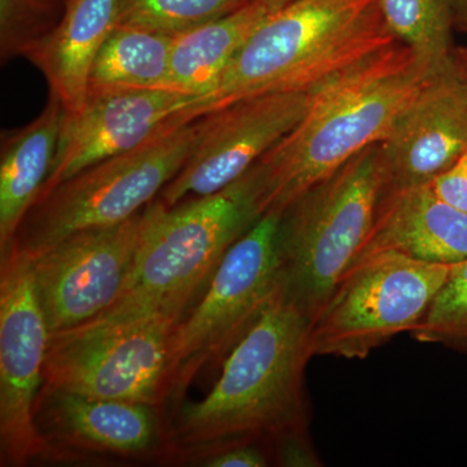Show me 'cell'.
<instances>
[{
  "label": "cell",
  "instance_id": "6da1fadb",
  "mask_svg": "<svg viewBox=\"0 0 467 467\" xmlns=\"http://www.w3.org/2000/svg\"><path fill=\"white\" fill-rule=\"evenodd\" d=\"M310 319L279 285L263 315L227 355L212 391L181 402L165 441L183 456L205 457L241 444H272L308 429L304 371Z\"/></svg>",
  "mask_w": 467,
  "mask_h": 467
},
{
  "label": "cell",
  "instance_id": "7a4b0ae2",
  "mask_svg": "<svg viewBox=\"0 0 467 467\" xmlns=\"http://www.w3.org/2000/svg\"><path fill=\"white\" fill-rule=\"evenodd\" d=\"M435 76L398 42L317 86L299 124L250 169L263 214L284 212L310 187L379 143Z\"/></svg>",
  "mask_w": 467,
  "mask_h": 467
},
{
  "label": "cell",
  "instance_id": "3957f363",
  "mask_svg": "<svg viewBox=\"0 0 467 467\" xmlns=\"http://www.w3.org/2000/svg\"><path fill=\"white\" fill-rule=\"evenodd\" d=\"M261 217L250 171L220 192L174 207L150 202L124 291L81 327H119L156 317L180 322L207 290L230 247Z\"/></svg>",
  "mask_w": 467,
  "mask_h": 467
},
{
  "label": "cell",
  "instance_id": "277c9868",
  "mask_svg": "<svg viewBox=\"0 0 467 467\" xmlns=\"http://www.w3.org/2000/svg\"><path fill=\"white\" fill-rule=\"evenodd\" d=\"M380 0H292L267 15L207 97L202 113L261 92L309 90L398 43Z\"/></svg>",
  "mask_w": 467,
  "mask_h": 467
},
{
  "label": "cell",
  "instance_id": "5b68a950",
  "mask_svg": "<svg viewBox=\"0 0 467 467\" xmlns=\"http://www.w3.org/2000/svg\"><path fill=\"white\" fill-rule=\"evenodd\" d=\"M384 190L377 143L282 212V287L310 321L358 259L373 230Z\"/></svg>",
  "mask_w": 467,
  "mask_h": 467
},
{
  "label": "cell",
  "instance_id": "8992f818",
  "mask_svg": "<svg viewBox=\"0 0 467 467\" xmlns=\"http://www.w3.org/2000/svg\"><path fill=\"white\" fill-rule=\"evenodd\" d=\"M201 117H183L138 149L91 165L38 196L11 244L32 256L72 234L119 225L142 212L189 159Z\"/></svg>",
  "mask_w": 467,
  "mask_h": 467
},
{
  "label": "cell",
  "instance_id": "52a82bcc",
  "mask_svg": "<svg viewBox=\"0 0 467 467\" xmlns=\"http://www.w3.org/2000/svg\"><path fill=\"white\" fill-rule=\"evenodd\" d=\"M281 214L267 212L234 243L198 304L175 325L164 402L180 405L202 368L223 364L269 306L282 282Z\"/></svg>",
  "mask_w": 467,
  "mask_h": 467
},
{
  "label": "cell",
  "instance_id": "ba28073f",
  "mask_svg": "<svg viewBox=\"0 0 467 467\" xmlns=\"http://www.w3.org/2000/svg\"><path fill=\"white\" fill-rule=\"evenodd\" d=\"M450 269L395 251L358 257L310 321V356L364 359L395 335L410 333Z\"/></svg>",
  "mask_w": 467,
  "mask_h": 467
},
{
  "label": "cell",
  "instance_id": "9c48e42d",
  "mask_svg": "<svg viewBox=\"0 0 467 467\" xmlns=\"http://www.w3.org/2000/svg\"><path fill=\"white\" fill-rule=\"evenodd\" d=\"M0 254V461L21 467L57 454L36 420L51 335L29 256L15 244Z\"/></svg>",
  "mask_w": 467,
  "mask_h": 467
},
{
  "label": "cell",
  "instance_id": "30bf717a",
  "mask_svg": "<svg viewBox=\"0 0 467 467\" xmlns=\"http://www.w3.org/2000/svg\"><path fill=\"white\" fill-rule=\"evenodd\" d=\"M178 322L144 319L119 327H78L50 337L43 386L103 399L164 404L169 343Z\"/></svg>",
  "mask_w": 467,
  "mask_h": 467
},
{
  "label": "cell",
  "instance_id": "8fae6325",
  "mask_svg": "<svg viewBox=\"0 0 467 467\" xmlns=\"http://www.w3.org/2000/svg\"><path fill=\"white\" fill-rule=\"evenodd\" d=\"M315 90L261 92L209 110L189 159L159 201L174 207L238 181L299 124Z\"/></svg>",
  "mask_w": 467,
  "mask_h": 467
},
{
  "label": "cell",
  "instance_id": "7c38bea8",
  "mask_svg": "<svg viewBox=\"0 0 467 467\" xmlns=\"http://www.w3.org/2000/svg\"><path fill=\"white\" fill-rule=\"evenodd\" d=\"M143 212L119 225L82 230L27 254L51 337L88 324L119 299L140 245Z\"/></svg>",
  "mask_w": 467,
  "mask_h": 467
},
{
  "label": "cell",
  "instance_id": "4fadbf2b",
  "mask_svg": "<svg viewBox=\"0 0 467 467\" xmlns=\"http://www.w3.org/2000/svg\"><path fill=\"white\" fill-rule=\"evenodd\" d=\"M205 97L167 88L88 92L84 106L64 113L57 155L41 193L103 160L149 142L183 117L202 115Z\"/></svg>",
  "mask_w": 467,
  "mask_h": 467
},
{
  "label": "cell",
  "instance_id": "5bb4252c",
  "mask_svg": "<svg viewBox=\"0 0 467 467\" xmlns=\"http://www.w3.org/2000/svg\"><path fill=\"white\" fill-rule=\"evenodd\" d=\"M467 150V81L430 79L379 142L386 190L429 183Z\"/></svg>",
  "mask_w": 467,
  "mask_h": 467
},
{
  "label": "cell",
  "instance_id": "9a60e30c",
  "mask_svg": "<svg viewBox=\"0 0 467 467\" xmlns=\"http://www.w3.org/2000/svg\"><path fill=\"white\" fill-rule=\"evenodd\" d=\"M382 251L426 263H461L467 259V213L439 198L430 182L389 190L358 259Z\"/></svg>",
  "mask_w": 467,
  "mask_h": 467
},
{
  "label": "cell",
  "instance_id": "2e32d148",
  "mask_svg": "<svg viewBox=\"0 0 467 467\" xmlns=\"http://www.w3.org/2000/svg\"><path fill=\"white\" fill-rule=\"evenodd\" d=\"M42 435L76 448L116 454L142 453L159 435L155 407L42 387L36 407Z\"/></svg>",
  "mask_w": 467,
  "mask_h": 467
},
{
  "label": "cell",
  "instance_id": "e0dca14e",
  "mask_svg": "<svg viewBox=\"0 0 467 467\" xmlns=\"http://www.w3.org/2000/svg\"><path fill=\"white\" fill-rule=\"evenodd\" d=\"M119 0H70L57 30L27 57L67 113L84 106L98 52L116 27Z\"/></svg>",
  "mask_w": 467,
  "mask_h": 467
},
{
  "label": "cell",
  "instance_id": "ac0fdd59",
  "mask_svg": "<svg viewBox=\"0 0 467 467\" xmlns=\"http://www.w3.org/2000/svg\"><path fill=\"white\" fill-rule=\"evenodd\" d=\"M63 104L50 92L41 115L3 135L0 160V252L7 250L18 227L38 199L57 155Z\"/></svg>",
  "mask_w": 467,
  "mask_h": 467
},
{
  "label": "cell",
  "instance_id": "d6986e66",
  "mask_svg": "<svg viewBox=\"0 0 467 467\" xmlns=\"http://www.w3.org/2000/svg\"><path fill=\"white\" fill-rule=\"evenodd\" d=\"M275 9L260 0L174 36L165 88L207 97L252 33Z\"/></svg>",
  "mask_w": 467,
  "mask_h": 467
},
{
  "label": "cell",
  "instance_id": "ffe728a7",
  "mask_svg": "<svg viewBox=\"0 0 467 467\" xmlns=\"http://www.w3.org/2000/svg\"><path fill=\"white\" fill-rule=\"evenodd\" d=\"M173 42L168 34L116 26L92 63L88 92L165 88Z\"/></svg>",
  "mask_w": 467,
  "mask_h": 467
},
{
  "label": "cell",
  "instance_id": "44dd1931",
  "mask_svg": "<svg viewBox=\"0 0 467 467\" xmlns=\"http://www.w3.org/2000/svg\"><path fill=\"white\" fill-rule=\"evenodd\" d=\"M384 24L435 75L454 67L453 15L447 0H380Z\"/></svg>",
  "mask_w": 467,
  "mask_h": 467
},
{
  "label": "cell",
  "instance_id": "7402d4cb",
  "mask_svg": "<svg viewBox=\"0 0 467 467\" xmlns=\"http://www.w3.org/2000/svg\"><path fill=\"white\" fill-rule=\"evenodd\" d=\"M252 0H119L116 26L178 36L226 16Z\"/></svg>",
  "mask_w": 467,
  "mask_h": 467
},
{
  "label": "cell",
  "instance_id": "603a6c76",
  "mask_svg": "<svg viewBox=\"0 0 467 467\" xmlns=\"http://www.w3.org/2000/svg\"><path fill=\"white\" fill-rule=\"evenodd\" d=\"M70 0H0L2 57H29L66 15Z\"/></svg>",
  "mask_w": 467,
  "mask_h": 467
},
{
  "label": "cell",
  "instance_id": "cb8c5ba5",
  "mask_svg": "<svg viewBox=\"0 0 467 467\" xmlns=\"http://www.w3.org/2000/svg\"><path fill=\"white\" fill-rule=\"evenodd\" d=\"M410 334L420 343L467 352V259L451 265L444 285Z\"/></svg>",
  "mask_w": 467,
  "mask_h": 467
},
{
  "label": "cell",
  "instance_id": "d4e9b609",
  "mask_svg": "<svg viewBox=\"0 0 467 467\" xmlns=\"http://www.w3.org/2000/svg\"><path fill=\"white\" fill-rule=\"evenodd\" d=\"M276 463L287 467L322 466L317 451L310 441L308 429L296 430L279 436L272 442Z\"/></svg>",
  "mask_w": 467,
  "mask_h": 467
},
{
  "label": "cell",
  "instance_id": "484cf974",
  "mask_svg": "<svg viewBox=\"0 0 467 467\" xmlns=\"http://www.w3.org/2000/svg\"><path fill=\"white\" fill-rule=\"evenodd\" d=\"M430 184L439 198L467 213V150Z\"/></svg>",
  "mask_w": 467,
  "mask_h": 467
},
{
  "label": "cell",
  "instance_id": "4316f807",
  "mask_svg": "<svg viewBox=\"0 0 467 467\" xmlns=\"http://www.w3.org/2000/svg\"><path fill=\"white\" fill-rule=\"evenodd\" d=\"M270 457L259 444H241L218 451L202 459L207 467H265Z\"/></svg>",
  "mask_w": 467,
  "mask_h": 467
},
{
  "label": "cell",
  "instance_id": "83f0119b",
  "mask_svg": "<svg viewBox=\"0 0 467 467\" xmlns=\"http://www.w3.org/2000/svg\"><path fill=\"white\" fill-rule=\"evenodd\" d=\"M453 15L454 26L467 32V0H447Z\"/></svg>",
  "mask_w": 467,
  "mask_h": 467
},
{
  "label": "cell",
  "instance_id": "f1b7e54d",
  "mask_svg": "<svg viewBox=\"0 0 467 467\" xmlns=\"http://www.w3.org/2000/svg\"><path fill=\"white\" fill-rule=\"evenodd\" d=\"M453 61L457 73L467 81V47L454 48Z\"/></svg>",
  "mask_w": 467,
  "mask_h": 467
},
{
  "label": "cell",
  "instance_id": "f546056e",
  "mask_svg": "<svg viewBox=\"0 0 467 467\" xmlns=\"http://www.w3.org/2000/svg\"><path fill=\"white\" fill-rule=\"evenodd\" d=\"M260 2L265 3V5H269L273 9H279L284 7V5H288V3L292 2V0H260Z\"/></svg>",
  "mask_w": 467,
  "mask_h": 467
}]
</instances>
